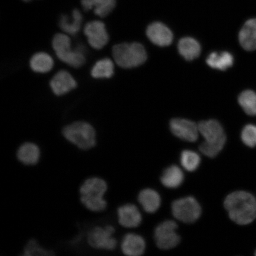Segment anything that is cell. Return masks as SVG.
I'll use <instances>...</instances> for the list:
<instances>
[{
    "label": "cell",
    "instance_id": "cell-1",
    "mask_svg": "<svg viewBox=\"0 0 256 256\" xmlns=\"http://www.w3.org/2000/svg\"><path fill=\"white\" fill-rule=\"evenodd\" d=\"M110 184L104 178L91 176L86 178L78 188L80 202L92 213L104 212L110 206L106 194Z\"/></svg>",
    "mask_w": 256,
    "mask_h": 256
},
{
    "label": "cell",
    "instance_id": "cell-2",
    "mask_svg": "<svg viewBox=\"0 0 256 256\" xmlns=\"http://www.w3.org/2000/svg\"><path fill=\"white\" fill-rule=\"evenodd\" d=\"M224 206L232 220L239 225L250 224L256 218V200L245 191L232 192L224 200Z\"/></svg>",
    "mask_w": 256,
    "mask_h": 256
},
{
    "label": "cell",
    "instance_id": "cell-3",
    "mask_svg": "<svg viewBox=\"0 0 256 256\" xmlns=\"http://www.w3.org/2000/svg\"><path fill=\"white\" fill-rule=\"evenodd\" d=\"M62 136L80 152H88L98 145L97 133L94 126L84 121L67 124L62 130Z\"/></svg>",
    "mask_w": 256,
    "mask_h": 256
},
{
    "label": "cell",
    "instance_id": "cell-4",
    "mask_svg": "<svg viewBox=\"0 0 256 256\" xmlns=\"http://www.w3.org/2000/svg\"><path fill=\"white\" fill-rule=\"evenodd\" d=\"M114 62L124 68H132L142 65L146 62L147 54L145 48L139 43L117 44L112 48Z\"/></svg>",
    "mask_w": 256,
    "mask_h": 256
},
{
    "label": "cell",
    "instance_id": "cell-5",
    "mask_svg": "<svg viewBox=\"0 0 256 256\" xmlns=\"http://www.w3.org/2000/svg\"><path fill=\"white\" fill-rule=\"evenodd\" d=\"M116 229L111 224L95 226L86 234V242L88 247L100 252H113L118 247L114 238Z\"/></svg>",
    "mask_w": 256,
    "mask_h": 256
},
{
    "label": "cell",
    "instance_id": "cell-6",
    "mask_svg": "<svg viewBox=\"0 0 256 256\" xmlns=\"http://www.w3.org/2000/svg\"><path fill=\"white\" fill-rule=\"evenodd\" d=\"M52 46L58 58L70 66L78 68L85 64L86 58L82 49L80 48L73 50L71 40L66 34H56L53 38Z\"/></svg>",
    "mask_w": 256,
    "mask_h": 256
},
{
    "label": "cell",
    "instance_id": "cell-7",
    "mask_svg": "<svg viewBox=\"0 0 256 256\" xmlns=\"http://www.w3.org/2000/svg\"><path fill=\"white\" fill-rule=\"evenodd\" d=\"M172 211L176 219L187 224L196 222L202 214L200 204L191 196L174 200L172 204Z\"/></svg>",
    "mask_w": 256,
    "mask_h": 256
},
{
    "label": "cell",
    "instance_id": "cell-8",
    "mask_svg": "<svg viewBox=\"0 0 256 256\" xmlns=\"http://www.w3.org/2000/svg\"><path fill=\"white\" fill-rule=\"evenodd\" d=\"M178 228L177 224L172 220H166L156 226L154 238L156 244L160 248L169 250L179 244L180 236L176 232Z\"/></svg>",
    "mask_w": 256,
    "mask_h": 256
},
{
    "label": "cell",
    "instance_id": "cell-9",
    "mask_svg": "<svg viewBox=\"0 0 256 256\" xmlns=\"http://www.w3.org/2000/svg\"><path fill=\"white\" fill-rule=\"evenodd\" d=\"M42 156V150L37 143L26 142L20 144L16 150L18 162L26 167H34L39 164Z\"/></svg>",
    "mask_w": 256,
    "mask_h": 256
},
{
    "label": "cell",
    "instance_id": "cell-10",
    "mask_svg": "<svg viewBox=\"0 0 256 256\" xmlns=\"http://www.w3.org/2000/svg\"><path fill=\"white\" fill-rule=\"evenodd\" d=\"M84 34L88 38V42L95 50H101L106 46L110 36L104 22L94 20L86 24Z\"/></svg>",
    "mask_w": 256,
    "mask_h": 256
},
{
    "label": "cell",
    "instance_id": "cell-11",
    "mask_svg": "<svg viewBox=\"0 0 256 256\" xmlns=\"http://www.w3.org/2000/svg\"><path fill=\"white\" fill-rule=\"evenodd\" d=\"M170 126L175 136L186 142H195L198 138L199 128L194 122L176 118L171 120Z\"/></svg>",
    "mask_w": 256,
    "mask_h": 256
},
{
    "label": "cell",
    "instance_id": "cell-12",
    "mask_svg": "<svg viewBox=\"0 0 256 256\" xmlns=\"http://www.w3.org/2000/svg\"><path fill=\"white\" fill-rule=\"evenodd\" d=\"M118 222L124 228H134L142 222V216L135 204H126L118 208Z\"/></svg>",
    "mask_w": 256,
    "mask_h": 256
},
{
    "label": "cell",
    "instance_id": "cell-13",
    "mask_svg": "<svg viewBox=\"0 0 256 256\" xmlns=\"http://www.w3.org/2000/svg\"><path fill=\"white\" fill-rule=\"evenodd\" d=\"M200 133L208 143L226 144V138L223 127L218 121L209 120L202 121L198 124Z\"/></svg>",
    "mask_w": 256,
    "mask_h": 256
},
{
    "label": "cell",
    "instance_id": "cell-14",
    "mask_svg": "<svg viewBox=\"0 0 256 256\" xmlns=\"http://www.w3.org/2000/svg\"><path fill=\"white\" fill-rule=\"evenodd\" d=\"M146 35L153 44L160 46H168L174 39L172 31L160 22H154L149 25Z\"/></svg>",
    "mask_w": 256,
    "mask_h": 256
},
{
    "label": "cell",
    "instance_id": "cell-15",
    "mask_svg": "<svg viewBox=\"0 0 256 256\" xmlns=\"http://www.w3.org/2000/svg\"><path fill=\"white\" fill-rule=\"evenodd\" d=\"M145 240L142 236L134 233L124 235L120 243L121 252L128 256H139L144 254L146 250Z\"/></svg>",
    "mask_w": 256,
    "mask_h": 256
},
{
    "label": "cell",
    "instance_id": "cell-16",
    "mask_svg": "<svg viewBox=\"0 0 256 256\" xmlns=\"http://www.w3.org/2000/svg\"><path fill=\"white\" fill-rule=\"evenodd\" d=\"M76 82L70 74L65 70L58 72L50 82V87L54 94L62 96L76 88Z\"/></svg>",
    "mask_w": 256,
    "mask_h": 256
},
{
    "label": "cell",
    "instance_id": "cell-17",
    "mask_svg": "<svg viewBox=\"0 0 256 256\" xmlns=\"http://www.w3.org/2000/svg\"><path fill=\"white\" fill-rule=\"evenodd\" d=\"M238 38L243 49L248 51L256 50V18L246 22L240 32Z\"/></svg>",
    "mask_w": 256,
    "mask_h": 256
},
{
    "label": "cell",
    "instance_id": "cell-18",
    "mask_svg": "<svg viewBox=\"0 0 256 256\" xmlns=\"http://www.w3.org/2000/svg\"><path fill=\"white\" fill-rule=\"evenodd\" d=\"M82 7L85 11L94 10L96 15L104 18L114 10L116 0H81Z\"/></svg>",
    "mask_w": 256,
    "mask_h": 256
},
{
    "label": "cell",
    "instance_id": "cell-19",
    "mask_svg": "<svg viewBox=\"0 0 256 256\" xmlns=\"http://www.w3.org/2000/svg\"><path fill=\"white\" fill-rule=\"evenodd\" d=\"M138 200L144 210L148 213L156 212L161 204V198L159 194L151 188H146L140 191Z\"/></svg>",
    "mask_w": 256,
    "mask_h": 256
},
{
    "label": "cell",
    "instance_id": "cell-20",
    "mask_svg": "<svg viewBox=\"0 0 256 256\" xmlns=\"http://www.w3.org/2000/svg\"><path fill=\"white\" fill-rule=\"evenodd\" d=\"M82 16L78 9L74 10L72 18L68 15L60 16L59 26L62 30L70 35H76L81 28Z\"/></svg>",
    "mask_w": 256,
    "mask_h": 256
},
{
    "label": "cell",
    "instance_id": "cell-21",
    "mask_svg": "<svg viewBox=\"0 0 256 256\" xmlns=\"http://www.w3.org/2000/svg\"><path fill=\"white\" fill-rule=\"evenodd\" d=\"M178 50L180 55L188 60L196 58L200 54V46L194 38L187 37L182 38L178 44Z\"/></svg>",
    "mask_w": 256,
    "mask_h": 256
},
{
    "label": "cell",
    "instance_id": "cell-22",
    "mask_svg": "<svg viewBox=\"0 0 256 256\" xmlns=\"http://www.w3.org/2000/svg\"><path fill=\"white\" fill-rule=\"evenodd\" d=\"M184 174L177 166H171L166 168L161 178V182L165 187L170 188H177L183 183Z\"/></svg>",
    "mask_w": 256,
    "mask_h": 256
},
{
    "label": "cell",
    "instance_id": "cell-23",
    "mask_svg": "<svg viewBox=\"0 0 256 256\" xmlns=\"http://www.w3.org/2000/svg\"><path fill=\"white\" fill-rule=\"evenodd\" d=\"M53 250L44 247L38 239L30 238L26 242L22 249V256H55Z\"/></svg>",
    "mask_w": 256,
    "mask_h": 256
},
{
    "label": "cell",
    "instance_id": "cell-24",
    "mask_svg": "<svg viewBox=\"0 0 256 256\" xmlns=\"http://www.w3.org/2000/svg\"><path fill=\"white\" fill-rule=\"evenodd\" d=\"M234 58L228 52L211 53L207 58L206 63L211 68L224 71L233 65Z\"/></svg>",
    "mask_w": 256,
    "mask_h": 256
},
{
    "label": "cell",
    "instance_id": "cell-25",
    "mask_svg": "<svg viewBox=\"0 0 256 256\" xmlns=\"http://www.w3.org/2000/svg\"><path fill=\"white\" fill-rule=\"evenodd\" d=\"M54 66V60L51 56L46 52H38L31 58L30 66L34 72L46 73L50 71Z\"/></svg>",
    "mask_w": 256,
    "mask_h": 256
},
{
    "label": "cell",
    "instance_id": "cell-26",
    "mask_svg": "<svg viewBox=\"0 0 256 256\" xmlns=\"http://www.w3.org/2000/svg\"><path fill=\"white\" fill-rule=\"evenodd\" d=\"M114 74V64L110 58L98 60L92 67L91 74L94 78H110Z\"/></svg>",
    "mask_w": 256,
    "mask_h": 256
},
{
    "label": "cell",
    "instance_id": "cell-27",
    "mask_svg": "<svg viewBox=\"0 0 256 256\" xmlns=\"http://www.w3.org/2000/svg\"><path fill=\"white\" fill-rule=\"evenodd\" d=\"M238 102L242 110L250 116H256V94L252 90H245L239 96Z\"/></svg>",
    "mask_w": 256,
    "mask_h": 256
},
{
    "label": "cell",
    "instance_id": "cell-28",
    "mask_svg": "<svg viewBox=\"0 0 256 256\" xmlns=\"http://www.w3.org/2000/svg\"><path fill=\"white\" fill-rule=\"evenodd\" d=\"M180 162L186 170L194 172L199 168L200 158L196 152L191 150H184L181 154Z\"/></svg>",
    "mask_w": 256,
    "mask_h": 256
},
{
    "label": "cell",
    "instance_id": "cell-29",
    "mask_svg": "<svg viewBox=\"0 0 256 256\" xmlns=\"http://www.w3.org/2000/svg\"><path fill=\"white\" fill-rule=\"evenodd\" d=\"M242 140L246 146L254 148L256 146V126L247 124L242 130Z\"/></svg>",
    "mask_w": 256,
    "mask_h": 256
},
{
    "label": "cell",
    "instance_id": "cell-30",
    "mask_svg": "<svg viewBox=\"0 0 256 256\" xmlns=\"http://www.w3.org/2000/svg\"><path fill=\"white\" fill-rule=\"evenodd\" d=\"M225 144L224 143H208L204 142L200 144V150L204 156L208 158H214L222 151Z\"/></svg>",
    "mask_w": 256,
    "mask_h": 256
},
{
    "label": "cell",
    "instance_id": "cell-31",
    "mask_svg": "<svg viewBox=\"0 0 256 256\" xmlns=\"http://www.w3.org/2000/svg\"><path fill=\"white\" fill-rule=\"evenodd\" d=\"M23 1L26 2H28L31 1V0H23Z\"/></svg>",
    "mask_w": 256,
    "mask_h": 256
},
{
    "label": "cell",
    "instance_id": "cell-32",
    "mask_svg": "<svg viewBox=\"0 0 256 256\" xmlns=\"http://www.w3.org/2000/svg\"><path fill=\"white\" fill-rule=\"evenodd\" d=\"M255 255L256 256V252H255Z\"/></svg>",
    "mask_w": 256,
    "mask_h": 256
}]
</instances>
